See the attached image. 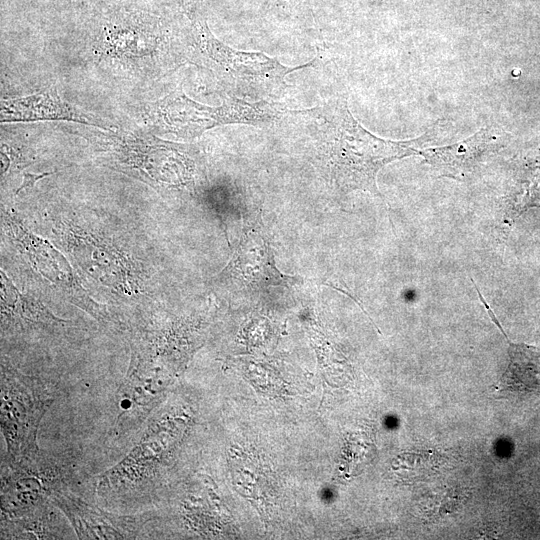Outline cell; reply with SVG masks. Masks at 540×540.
Masks as SVG:
<instances>
[{"label":"cell","mask_w":540,"mask_h":540,"mask_svg":"<svg viewBox=\"0 0 540 540\" xmlns=\"http://www.w3.org/2000/svg\"><path fill=\"white\" fill-rule=\"evenodd\" d=\"M295 113L312 131L327 179L340 193L361 190L380 196L378 172L390 162L419 154L417 146L432 134L409 141L379 138L359 124L344 98Z\"/></svg>","instance_id":"6da1fadb"},{"label":"cell","mask_w":540,"mask_h":540,"mask_svg":"<svg viewBox=\"0 0 540 540\" xmlns=\"http://www.w3.org/2000/svg\"><path fill=\"white\" fill-rule=\"evenodd\" d=\"M194 42L204 58L230 85L246 95L275 97L286 88V75L309 66L289 67L263 52L236 50L219 41L202 19H193Z\"/></svg>","instance_id":"7a4b0ae2"},{"label":"cell","mask_w":540,"mask_h":540,"mask_svg":"<svg viewBox=\"0 0 540 540\" xmlns=\"http://www.w3.org/2000/svg\"><path fill=\"white\" fill-rule=\"evenodd\" d=\"M154 121L159 127L179 137H195L225 124H268L283 113L265 101L250 103L229 98L220 106L193 101L181 90L174 91L154 105Z\"/></svg>","instance_id":"3957f363"},{"label":"cell","mask_w":540,"mask_h":540,"mask_svg":"<svg viewBox=\"0 0 540 540\" xmlns=\"http://www.w3.org/2000/svg\"><path fill=\"white\" fill-rule=\"evenodd\" d=\"M50 403L32 381L2 370L1 429L10 461L37 454L38 426Z\"/></svg>","instance_id":"277c9868"},{"label":"cell","mask_w":540,"mask_h":540,"mask_svg":"<svg viewBox=\"0 0 540 540\" xmlns=\"http://www.w3.org/2000/svg\"><path fill=\"white\" fill-rule=\"evenodd\" d=\"M220 277L253 290L286 285L292 281V277L276 267L268 240L260 229L246 233Z\"/></svg>","instance_id":"5b68a950"},{"label":"cell","mask_w":540,"mask_h":540,"mask_svg":"<svg viewBox=\"0 0 540 540\" xmlns=\"http://www.w3.org/2000/svg\"><path fill=\"white\" fill-rule=\"evenodd\" d=\"M34 457L10 461L11 474L2 482V509L10 516H20L59 490L58 475L34 466Z\"/></svg>","instance_id":"8992f818"},{"label":"cell","mask_w":540,"mask_h":540,"mask_svg":"<svg viewBox=\"0 0 540 540\" xmlns=\"http://www.w3.org/2000/svg\"><path fill=\"white\" fill-rule=\"evenodd\" d=\"M0 118L1 123L66 120L100 126L92 116L62 100L55 89L26 97L2 100Z\"/></svg>","instance_id":"52a82bcc"},{"label":"cell","mask_w":540,"mask_h":540,"mask_svg":"<svg viewBox=\"0 0 540 540\" xmlns=\"http://www.w3.org/2000/svg\"><path fill=\"white\" fill-rule=\"evenodd\" d=\"M496 132L484 128L453 145L420 150L425 161L440 174L455 177L470 171L487 152L496 148Z\"/></svg>","instance_id":"ba28073f"},{"label":"cell","mask_w":540,"mask_h":540,"mask_svg":"<svg viewBox=\"0 0 540 540\" xmlns=\"http://www.w3.org/2000/svg\"><path fill=\"white\" fill-rule=\"evenodd\" d=\"M52 499L67 515L81 539H123L131 534L123 519L89 506L61 489Z\"/></svg>","instance_id":"9c48e42d"},{"label":"cell","mask_w":540,"mask_h":540,"mask_svg":"<svg viewBox=\"0 0 540 540\" xmlns=\"http://www.w3.org/2000/svg\"><path fill=\"white\" fill-rule=\"evenodd\" d=\"M489 315L508 341V365L499 382V391L512 394L540 391V349L510 342L495 315L492 312Z\"/></svg>","instance_id":"30bf717a"},{"label":"cell","mask_w":540,"mask_h":540,"mask_svg":"<svg viewBox=\"0 0 540 540\" xmlns=\"http://www.w3.org/2000/svg\"><path fill=\"white\" fill-rule=\"evenodd\" d=\"M51 174H52L51 172H45V173H40V174H32L29 172H23L22 184L17 188V190L15 191V194H18L24 189L32 188L38 180L46 176H49Z\"/></svg>","instance_id":"8fae6325"}]
</instances>
